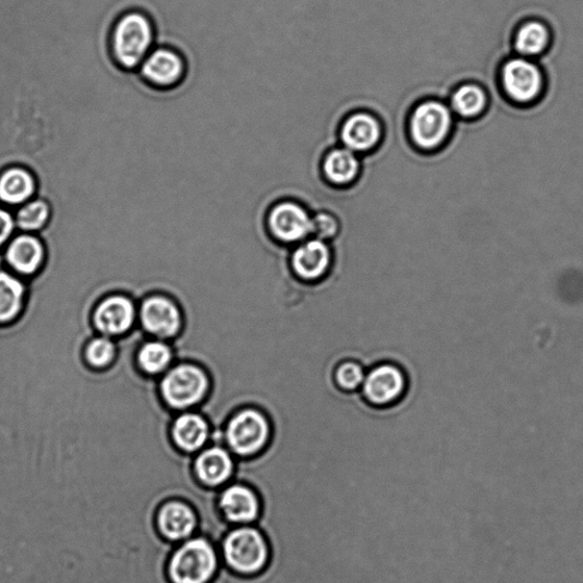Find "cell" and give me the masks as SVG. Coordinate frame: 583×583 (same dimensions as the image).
Returning a JSON list of instances; mask_svg holds the SVG:
<instances>
[{"instance_id": "obj_1", "label": "cell", "mask_w": 583, "mask_h": 583, "mask_svg": "<svg viewBox=\"0 0 583 583\" xmlns=\"http://www.w3.org/2000/svg\"><path fill=\"white\" fill-rule=\"evenodd\" d=\"M157 41L154 20L138 10L126 11L111 31V56L122 70L137 72Z\"/></svg>"}, {"instance_id": "obj_2", "label": "cell", "mask_w": 583, "mask_h": 583, "mask_svg": "<svg viewBox=\"0 0 583 583\" xmlns=\"http://www.w3.org/2000/svg\"><path fill=\"white\" fill-rule=\"evenodd\" d=\"M219 551L227 568L244 576L263 573L271 557L269 542L257 524L232 526L223 536Z\"/></svg>"}, {"instance_id": "obj_3", "label": "cell", "mask_w": 583, "mask_h": 583, "mask_svg": "<svg viewBox=\"0 0 583 583\" xmlns=\"http://www.w3.org/2000/svg\"><path fill=\"white\" fill-rule=\"evenodd\" d=\"M220 566L219 546L209 537L196 534L174 547L167 575L171 583H211Z\"/></svg>"}, {"instance_id": "obj_4", "label": "cell", "mask_w": 583, "mask_h": 583, "mask_svg": "<svg viewBox=\"0 0 583 583\" xmlns=\"http://www.w3.org/2000/svg\"><path fill=\"white\" fill-rule=\"evenodd\" d=\"M211 388L207 371L197 364H173L159 379L163 402L174 412L195 410L205 401Z\"/></svg>"}, {"instance_id": "obj_5", "label": "cell", "mask_w": 583, "mask_h": 583, "mask_svg": "<svg viewBox=\"0 0 583 583\" xmlns=\"http://www.w3.org/2000/svg\"><path fill=\"white\" fill-rule=\"evenodd\" d=\"M271 426L267 415L256 408H244L228 420L223 444L236 458H253L269 444Z\"/></svg>"}, {"instance_id": "obj_6", "label": "cell", "mask_w": 583, "mask_h": 583, "mask_svg": "<svg viewBox=\"0 0 583 583\" xmlns=\"http://www.w3.org/2000/svg\"><path fill=\"white\" fill-rule=\"evenodd\" d=\"M266 224L270 235L286 245L295 246L313 236V212L294 198L275 201L267 210Z\"/></svg>"}, {"instance_id": "obj_7", "label": "cell", "mask_w": 583, "mask_h": 583, "mask_svg": "<svg viewBox=\"0 0 583 583\" xmlns=\"http://www.w3.org/2000/svg\"><path fill=\"white\" fill-rule=\"evenodd\" d=\"M137 321L150 338L169 341L181 333L184 318L172 297L150 294L138 303Z\"/></svg>"}, {"instance_id": "obj_8", "label": "cell", "mask_w": 583, "mask_h": 583, "mask_svg": "<svg viewBox=\"0 0 583 583\" xmlns=\"http://www.w3.org/2000/svg\"><path fill=\"white\" fill-rule=\"evenodd\" d=\"M137 72L150 87L172 89L185 80L187 61L179 48L160 44L150 50Z\"/></svg>"}, {"instance_id": "obj_9", "label": "cell", "mask_w": 583, "mask_h": 583, "mask_svg": "<svg viewBox=\"0 0 583 583\" xmlns=\"http://www.w3.org/2000/svg\"><path fill=\"white\" fill-rule=\"evenodd\" d=\"M409 379L393 363H381L371 368L362 388V396L374 409H389L404 397Z\"/></svg>"}, {"instance_id": "obj_10", "label": "cell", "mask_w": 583, "mask_h": 583, "mask_svg": "<svg viewBox=\"0 0 583 583\" xmlns=\"http://www.w3.org/2000/svg\"><path fill=\"white\" fill-rule=\"evenodd\" d=\"M138 304L130 295L114 293L101 299L93 312L96 332L112 339L129 335L137 324Z\"/></svg>"}, {"instance_id": "obj_11", "label": "cell", "mask_w": 583, "mask_h": 583, "mask_svg": "<svg viewBox=\"0 0 583 583\" xmlns=\"http://www.w3.org/2000/svg\"><path fill=\"white\" fill-rule=\"evenodd\" d=\"M452 125L450 110L438 100H427L416 107L410 123L413 142L430 150L439 147L449 136Z\"/></svg>"}, {"instance_id": "obj_12", "label": "cell", "mask_w": 583, "mask_h": 583, "mask_svg": "<svg viewBox=\"0 0 583 583\" xmlns=\"http://www.w3.org/2000/svg\"><path fill=\"white\" fill-rule=\"evenodd\" d=\"M218 509L232 526L257 524L263 512L258 491L241 481H232L219 490Z\"/></svg>"}, {"instance_id": "obj_13", "label": "cell", "mask_w": 583, "mask_h": 583, "mask_svg": "<svg viewBox=\"0 0 583 583\" xmlns=\"http://www.w3.org/2000/svg\"><path fill=\"white\" fill-rule=\"evenodd\" d=\"M156 524L162 538L179 545L198 534L199 518L190 501L170 498L159 506Z\"/></svg>"}, {"instance_id": "obj_14", "label": "cell", "mask_w": 583, "mask_h": 583, "mask_svg": "<svg viewBox=\"0 0 583 583\" xmlns=\"http://www.w3.org/2000/svg\"><path fill=\"white\" fill-rule=\"evenodd\" d=\"M235 470V456L223 445L210 444L194 456L193 472L203 487L220 490L232 483Z\"/></svg>"}, {"instance_id": "obj_15", "label": "cell", "mask_w": 583, "mask_h": 583, "mask_svg": "<svg viewBox=\"0 0 583 583\" xmlns=\"http://www.w3.org/2000/svg\"><path fill=\"white\" fill-rule=\"evenodd\" d=\"M501 84L507 96L519 105H527L541 95L544 78L535 63L525 59H512L502 66Z\"/></svg>"}, {"instance_id": "obj_16", "label": "cell", "mask_w": 583, "mask_h": 583, "mask_svg": "<svg viewBox=\"0 0 583 583\" xmlns=\"http://www.w3.org/2000/svg\"><path fill=\"white\" fill-rule=\"evenodd\" d=\"M332 264L331 244L316 238L299 243L291 253V267L302 281H320L331 270Z\"/></svg>"}, {"instance_id": "obj_17", "label": "cell", "mask_w": 583, "mask_h": 583, "mask_svg": "<svg viewBox=\"0 0 583 583\" xmlns=\"http://www.w3.org/2000/svg\"><path fill=\"white\" fill-rule=\"evenodd\" d=\"M46 258V245L38 234L20 232L4 248L8 268L23 278H31L39 272Z\"/></svg>"}, {"instance_id": "obj_18", "label": "cell", "mask_w": 583, "mask_h": 583, "mask_svg": "<svg viewBox=\"0 0 583 583\" xmlns=\"http://www.w3.org/2000/svg\"><path fill=\"white\" fill-rule=\"evenodd\" d=\"M338 135L342 146L359 155L376 147L381 141L382 130L373 114L353 112L339 124Z\"/></svg>"}, {"instance_id": "obj_19", "label": "cell", "mask_w": 583, "mask_h": 583, "mask_svg": "<svg viewBox=\"0 0 583 583\" xmlns=\"http://www.w3.org/2000/svg\"><path fill=\"white\" fill-rule=\"evenodd\" d=\"M323 180L337 189H347L357 182L362 162L357 154L344 146L327 149L319 163Z\"/></svg>"}, {"instance_id": "obj_20", "label": "cell", "mask_w": 583, "mask_h": 583, "mask_svg": "<svg viewBox=\"0 0 583 583\" xmlns=\"http://www.w3.org/2000/svg\"><path fill=\"white\" fill-rule=\"evenodd\" d=\"M211 426L198 412L177 415L171 425V438L177 448L189 454H196L210 444Z\"/></svg>"}, {"instance_id": "obj_21", "label": "cell", "mask_w": 583, "mask_h": 583, "mask_svg": "<svg viewBox=\"0 0 583 583\" xmlns=\"http://www.w3.org/2000/svg\"><path fill=\"white\" fill-rule=\"evenodd\" d=\"M39 183L27 167L11 166L0 172V205L17 209L38 196Z\"/></svg>"}, {"instance_id": "obj_22", "label": "cell", "mask_w": 583, "mask_h": 583, "mask_svg": "<svg viewBox=\"0 0 583 583\" xmlns=\"http://www.w3.org/2000/svg\"><path fill=\"white\" fill-rule=\"evenodd\" d=\"M27 294L25 278L8 267L0 268V325L12 324L21 316Z\"/></svg>"}, {"instance_id": "obj_23", "label": "cell", "mask_w": 583, "mask_h": 583, "mask_svg": "<svg viewBox=\"0 0 583 583\" xmlns=\"http://www.w3.org/2000/svg\"><path fill=\"white\" fill-rule=\"evenodd\" d=\"M136 363L146 375L159 377L174 363L173 349L165 340H146L137 351Z\"/></svg>"}, {"instance_id": "obj_24", "label": "cell", "mask_w": 583, "mask_h": 583, "mask_svg": "<svg viewBox=\"0 0 583 583\" xmlns=\"http://www.w3.org/2000/svg\"><path fill=\"white\" fill-rule=\"evenodd\" d=\"M14 218L19 232L39 234L52 218V208L45 198L36 196L19 207Z\"/></svg>"}, {"instance_id": "obj_25", "label": "cell", "mask_w": 583, "mask_h": 583, "mask_svg": "<svg viewBox=\"0 0 583 583\" xmlns=\"http://www.w3.org/2000/svg\"><path fill=\"white\" fill-rule=\"evenodd\" d=\"M549 44V31L543 22L527 21L521 25L515 36V49L524 57H535L544 52Z\"/></svg>"}, {"instance_id": "obj_26", "label": "cell", "mask_w": 583, "mask_h": 583, "mask_svg": "<svg viewBox=\"0 0 583 583\" xmlns=\"http://www.w3.org/2000/svg\"><path fill=\"white\" fill-rule=\"evenodd\" d=\"M451 106L463 118L477 117L487 107L486 92L476 85H464L453 93Z\"/></svg>"}, {"instance_id": "obj_27", "label": "cell", "mask_w": 583, "mask_h": 583, "mask_svg": "<svg viewBox=\"0 0 583 583\" xmlns=\"http://www.w3.org/2000/svg\"><path fill=\"white\" fill-rule=\"evenodd\" d=\"M118 345L114 339L97 335L90 339L84 349L86 363L95 369H106L117 359Z\"/></svg>"}, {"instance_id": "obj_28", "label": "cell", "mask_w": 583, "mask_h": 583, "mask_svg": "<svg viewBox=\"0 0 583 583\" xmlns=\"http://www.w3.org/2000/svg\"><path fill=\"white\" fill-rule=\"evenodd\" d=\"M366 371L357 360H345L341 362L335 373L338 387L345 392H357L362 390Z\"/></svg>"}, {"instance_id": "obj_29", "label": "cell", "mask_w": 583, "mask_h": 583, "mask_svg": "<svg viewBox=\"0 0 583 583\" xmlns=\"http://www.w3.org/2000/svg\"><path fill=\"white\" fill-rule=\"evenodd\" d=\"M341 232V221L331 210L313 211V236L325 242H332Z\"/></svg>"}, {"instance_id": "obj_30", "label": "cell", "mask_w": 583, "mask_h": 583, "mask_svg": "<svg viewBox=\"0 0 583 583\" xmlns=\"http://www.w3.org/2000/svg\"><path fill=\"white\" fill-rule=\"evenodd\" d=\"M16 231L14 214L10 208L0 205V252L4 251Z\"/></svg>"}]
</instances>
